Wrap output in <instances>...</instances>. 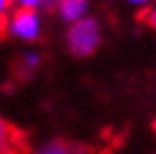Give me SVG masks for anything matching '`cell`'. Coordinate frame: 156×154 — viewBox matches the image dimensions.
<instances>
[{"label": "cell", "mask_w": 156, "mask_h": 154, "mask_svg": "<svg viewBox=\"0 0 156 154\" xmlns=\"http://www.w3.org/2000/svg\"><path fill=\"white\" fill-rule=\"evenodd\" d=\"M101 27L93 16H82L74 23H70L66 33V45L68 52L76 58H88L93 56L101 45Z\"/></svg>", "instance_id": "obj_1"}, {"label": "cell", "mask_w": 156, "mask_h": 154, "mask_svg": "<svg viewBox=\"0 0 156 154\" xmlns=\"http://www.w3.org/2000/svg\"><path fill=\"white\" fill-rule=\"evenodd\" d=\"M8 33L23 41H35L41 35V16L33 8H16L6 21Z\"/></svg>", "instance_id": "obj_2"}, {"label": "cell", "mask_w": 156, "mask_h": 154, "mask_svg": "<svg viewBox=\"0 0 156 154\" xmlns=\"http://www.w3.org/2000/svg\"><path fill=\"white\" fill-rule=\"evenodd\" d=\"M88 0H60L58 2V15L64 23H74L86 15Z\"/></svg>", "instance_id": "obj_3"}, {"label": "cell", "mask_w": 156, "mask_h": 154, "mask_svg": "<svg viewBox=\"0 0 156 154\" xmlns=\"http://www.w3.org/2000/svg\"><path fill=\"white\" fill-rule=\"evenodd\" d=\"M0 154H15V131L0 115Z\"/></svg>", "instance_id": "obj_4"}, {"label": "cell", "mask_w": 156, "mask_h": 154, "mask_svg": "<svg viewBox=\"0 0 156 154\" xmlns=\"http://www.w3.org/2000/svg\"><path fill=\"white\" fill-rule=\"evenodd\" d=\"M35 154H78V148L66 144L62 140H51V142L43 144Z\"/></svg>", "instance_id": "obj_5"}, {"label": "cell", "mask_w": 156, "mask_h": 154, "mask_svg": "<svg viewBox=\"0 0 156 154\" xmlns=\"http://www.w3.org/2000/svg\"><path fill=\"white\" fill-rule=\"evenodd\" d=\"M39 64H41V58H39L37 52H29V54H25V58H23V68L27 70V72H31V70L39 68Z\"/></svg>", "instance_id": "obj_6"}, {"label": "cell", "mask_w": 156, "mask_h": 154, "mask_svg": "<svg viewBox=\"0 0 156 154\" xmlns=\"http://www.w3.org/2000/svg\"><path fill=\"white\" fill-rule=\"evenodd\" d=\"M16 8H33L37 10L39 6H43V0H10Z\"/></svg>", "instance_id": "obj_7"}, {"label": "cell", "mask_w": 156, "mask_h": 154, "mask_svg": "<svg viewBox=\"0 0 156 154\" xmlns=\"http://www.w3.org/2000/svg\"><path fill=\"white\" fill-rule=\"evenodd\" d=\"M144 23L148 27H152V29H156V8H150L148 13L144 15Z\"/></svg>", "instance_id": "obj_8"}, {"label": "cell", "mask_w": 156, "mask_h": 154, "mask_svg": "<svg viewBox=\"0 0 156 154\" xmlns=\"http://www.w3.org/2000/svg\"><path fill=\"white\" fill-rule=\"evenodd\" d=\"M10 4H12L10 0H0V15H2V16H4V13L10 8Z\"/></svg>", "instance_id": "obj_9"}, {"label": "cell", "mask_w": 156, "mask_h": 154, "mask_svg": "<svg viewBox=\"0 0 156 154\" xmlns=\"http://www.w3.org/2000/svg\"><path fill=\"white\" fill-rule=\"evenodd\" d=\"M129 4H133V6H144V4H148L150 0H127Z\"/></svg>", "instance_id": "obj_10"}, {"label": "cell", "mask_w": 156, "mask_h": 154, "mask_svg": "<svg viewBox=\"0 0 156 154\" xmlns=\"http://www.w3.org/2000/svg\"><path fill=\"white\" fill-rule=\"evenodd\" d=\"M60 0H43V6L45 8H51V6H58Z\"/></svg>", "instance_id": "obj_11"}, {"label": "cell", "mask_w": 156, "mask_h": 154, "mask_svg": "<svg viewBox=\"0 0 156 154\" xmlns=\"http://www.w3.org/2000/svg\"><path fill=\"white\" fill-rule=\"evenodd\" d=\"M4 23H6V21H4V19H2V15H0V33L4 31Z\"/></svg>", "instance_id": "obj_12"}]
</instances>
